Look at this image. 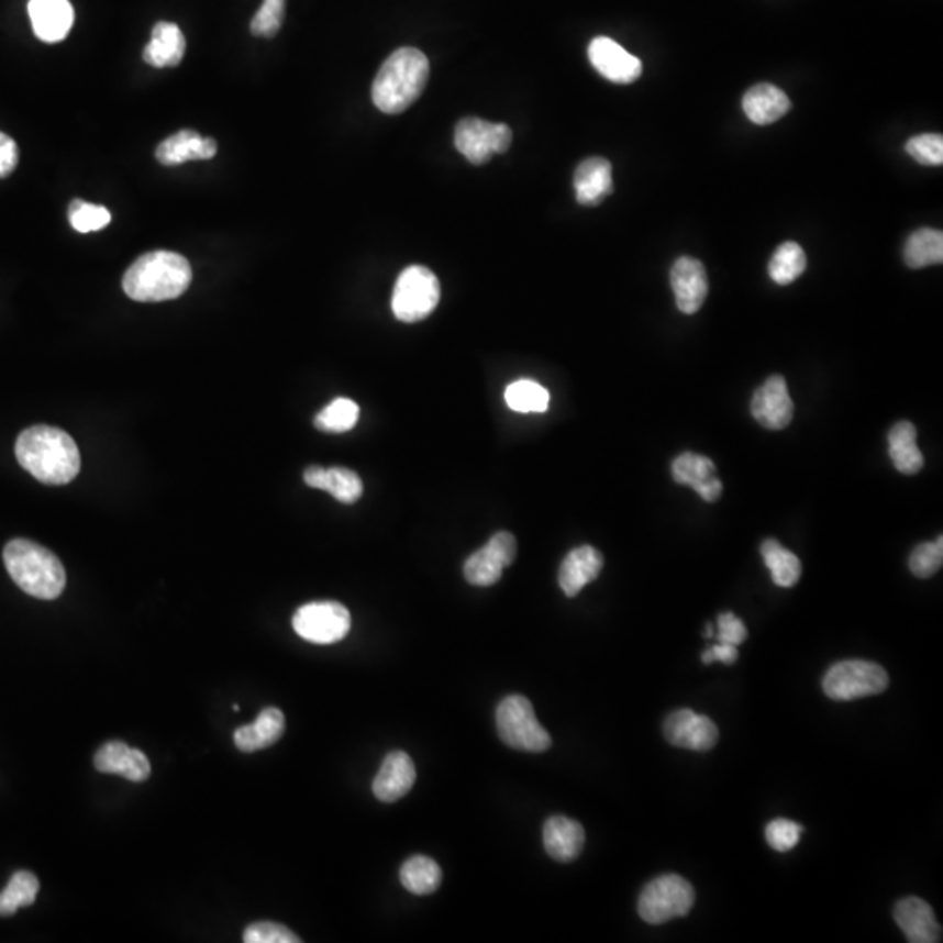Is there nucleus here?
Segmentation results:
<instances>
[{
	"label": "nucleus",
	"mask_w": 943,
	"mask_h": 943,
	"mask_svg": "<svg viewBox=\"0 0 943 943\" xmlns=\"http://www.w3.org/2000/svg\"><path fill=\"white\" fill-rule=\"evenodd\" d=\"M16 459L44 485H67L81 470V455L74 439L55 426L23 430L16 441Z\"/></svg>",
	"instance_id": "f257e3e1"
},
{
	"label": "nucleus",
	"mask_w": 943,
	"mask_h": 943,
	"mask_svg": "<svg viewBox=\"0 0 943 943\" xmlns=\"http://www.w3.org/2000/svg\"><path fill=\"white\" fill-rule=\"evenodd\" d=\"M191 280V264L184 255L156 251L142 255L127 268L123 289L133 301H170L180 298Z\"/></svg>",
	"instance_id": "f03ea898"
},
{
	"label": "nucleus",
	"mask_w": 943,
	"mask_h": 943,
	"mask_svg": "<svg viewBox=\"0 0 943 943\" xmlns=\"http://www.w3.org/2000/svg\"><path fill=\"white\" fill-rule=\"evenodd\" d=\"M429 76V58L417 47H400L379 68L373 102L385 114H400L423 93Z\"/></svg>",
	"instance_id": "7ed1b4c3"
},
{
	"label": "nucleus",
	"mask_w": 943,
	"mask_h": 943,
	"mask_svg": "<svg viewBox=\"0 0 943 943\" xmlns=\"http://www.w3.org/2000/svg\"><path fill=\"white\" fill-rule=\"evenodd\" d=\"M4 565L9 575L26 595L38 599H56L67 584L60 559L43 545L31 540L14 539L4 547Z\"/></svg>",
	"instance_id": "20e7f679"
},
{
	"label": "nucleus",
	"mask_w": 943,
	"mask_h": 943,
	"mask_svg": "<svg viewBox=\"0 0 943 943\" xmlns=\"http://www.w3.org/2000/svg\"><path fill=\"white\" fill-rule=\"evenodd\" d=\"M498 734L503 743L519 752H547L551 735L540 725L532 702L523 696H509L497 708Z\"/></svg>",
	"instance_id": "39448f33"
},
{
	"label": "nucleus",
	"mask_w": 943,
	"mask_h": 943,
	"mask_svg": "<svg viewBox=\"0 0 943 943\" xmlns=\"http://www.w3.org/2000/svg\"><path fill=\"white\" fill-rule=\"evenodd\" d=\"M441 299V284L425 266H409L397 278L391 311L400 322L414 323L434 313Z\"/></svg>",
	"instance_id": "423d86ee"
},
{
	"label": "nucleus",
	"mask_w": 943,
	"mask_h": 943,
	"mask_svg": "<svg viewBox=\"0 0 943 943\" xmlns=\"http://www.w3.org/2000/svg\"><path fill=\"white\" fill-rule=\"evenodd\" d=\"M694 901L696 891L692 884L684 877L667 874L646 884L637 900V913L648 924H664L687 916Z\"/></svg>",
	"instance_id": "0eeeda50"
},
{
	"label": "nucleus",
	"mask_w": 943,
	"mask_h": 943,
	"mask_svg": "<svg viewBox=\"0 0 943 943\" xmlns=\"http://www.w3.org/2000/svg\"><path fill=\"white\" fill-rule=\"evenodd\" d=\"M889 676L879 664L868 661H842L833 664L823 678V690L833 701H854L877 696L888 689Z\"/></svg>",
	"instance_id": "6e6552de"
},
{
	"label": "nucleus",
	"mask_w": 943,
	"mask_h": 943,
	"mask_svg": "<svg viewBox=\"0 0 943 943\" xmlns=\"http://www.w3.org/2000/svg\"><path fill=\"white\" fill-rule=\"evenodd\" d=\"M293 631L310 643L332 645L348 636L352 615L337 601H313L293 613Z\"/></svg>",
	"instance_id": "1a4fd4ad"
},
{
	"label": "nucleus",
	"mask_w": 943,
	"mask_h": 943,
	"mask_svg": "<svg viewBox=\"0 0 943 943\" xmlns=\"http://www.w3.org/2000/svg\"><path fill=\"white\" fill-rule=\"evenodd\" d=\"M512 144V130L503 123L465 118L456 124L455 147L472 165H485L495 154H503Z\"/></svg>",
	"instance_id": "9d476101"
},
{
	"label": "nucleus",
	"mask_w": 943,
	"mask_h": 943,
	"mask_svg": "<svg viewBox=\"0 0 943 943\" xmlns=\"http://www.w3.org/2000/svg\"><path fill=\"white\" fill-rule=\"evenodd\" d=\"M518 554L515 536L509 532L495 533L485 547L468 556L464 565L467 583L477 587H489L502 578L503 568L512 565Z\"/></svg>",
	"instance_id": "9b49d317"
},
{
	"label": "nucleus",
	"mask_w": 943,
	"mask_h": 943,
	"mask_svg": "<svg viewBox=\"0 0 943 943\" xmlns=\"http://www.w3.org/2000/svg\"><path fill=\"white\" fill-rule=\"evenodd\" d=\"M667 743L690 752H710L719 741V726L705 714L692 710H678L664 722Z\"/></svg>",
	"instance_id": "f8f14e48"
},
{
	"label": "nucleus",
	"mask_w": 943,
	"mask_h": 943,
	"mask_svg": "<svg viewBox=\"0 0 943 943\" xmlns=\"http://www.w3.org/2000/svg\"><path fill=\"white\" fill-rule=\"evenodd\" d=\"M592 67L608 81L617 85H631L642 76L643 64L640 58L625 52L621 44L610 37H596L587 49Z\"/></svg>",
	"instance_id": "ddd939ff"
},
{
	"label": "nucleus",
	"mask_w": 943,
	"mask_h": 943,
	"mask_svg": "<svg viewBox=\"0 0 943 943\" xmlns=\"http://www.w3.org/2000/svg\"><path fill=\"white\" fill-rule=\"evenodd\" d=\"M795 406L783 376H770L753 393L752 414L762 426L783 430L794 420Z\"/></svg>",
	"instance_id": "4468645a"
},
{
	"label": "nucleus",
	"mask_w": 943,
	"mask_h": 943,
	"mask_svg": "<svg viewBox=\"0 0 943 943\" xmlns=\"http://www.w3.org/2000/svg\"><path fill=\"white\" fill-rule=\"evenodd\" d=\"M676 307L681 313L694 314L701 310L708 296V275L701 260L680 257L669 273Z\"/></svg>",
	"instance_id": "2eb2a0df"
},
{
	"label": "nucleus",
	"mask_w": 943,
	"mask_h": 943,
	"mask_svg": "<svg viewBox=\"0 0 943 943\" xmlns=\"http://www.w3.org/2000/svg\"><path fill=\"white\" fill-rule=\"evenodd\" d=\"M672 472L678 485L696 489L705 502H717L722 495L723 486L717 477V467L706 456L684 453L673 462Z\"/></svg>",
	"instance_id": "dca6fc26"
},
{
	"label": "nucleus",
	"mask_w": 943,
	"mask_h": 943,
	"mask_svg": "<svg viewBox=\"0 0 943 943\" xmlns=\"http://www.w3.org/2000/svg\"><path fill=\"white\" fill-rule=\"evenodd\" d=\"M98 773L120 774L127 781L142 783L151 776V762L141 750L130 748L123 741H109L95 755Z\"/></svg>",
	"instance_id": "f3484780"
},
{
	"label": "nucleus",
	"mask_w": 943,
	"mask_h": 943,
	"mask_svg": "<svg viewBox=\"0 0 943 943\" xmlns=\"http://www.w3.org/2000/svg\"><path fill=\"white\" fill-rule=\"evenodd\" d=\"M417 783V767L404 752H391L385 756L381 769L373 783L375 797L381 802H396L411 791Z\"/></svg>",
	"instance_id": "a211bd4d"
},
{
	"label": "nucleus",
	"mask_w": 943,
	"mask_h": 943,
	"mask_svg": "<svg viewBox=\"0 0 943 943\" xmlns=\"http://www.w3.org/2000/svg\"><path fill=\"white\" fill-rule=\"evenodd\" d=\"M892 916L910 943L940 942L942 930L928 901L918 897L903 898L898 901Z\"/></svg>",
	"instance_id": "6ab92c4d"
},
{
	"label": "nucleus",
	"mask_w": 943,
	"mask_h": 943,
	"mask_svg": "<svg viewBox=\"0 0 943 943\" xmlns=\"http://www.w3.org/2000/svg\"><path fill=\"white\" fill-rule=\"evenodd\" d=\"M601 569H603V554L591 545H583L566 554L557 575V583L568 598H574L587 584H591L599 577Z\"/></svg>",
	"instance_id": "aec40b11"
},
{
	"label": "nucleus",
	"mask_w": 943,
	"mask_h": 943,
	"mask_svg": "<svg viewBox=\"0 0 943 943\" xmlns=\"http://www.w3.org/2000/svg\"><path fill=\"white\" fill-rule=\"evenodd\" d=\"M29 14L35 35L44 43H60L73 29L74 9L68 0H31Z\"/></svg>",
	"instance_id": "412c9836"
},
{
	"label": "nucleus",
	"mask_w": 943,
	"mask_h": 943,
	"mask_svg": "<svg viewBox=\"0 0 943 943\" xmlns=\"http://www.w3.org/2000/svg\"><path fill=\"white\" fill-rule=\"evenodd\" d=\"M218 142L192 130L174 133L157 145L156 159L165 166H177L191 159H212Z\"/></svg>",
	"instance_id": "4be33fe9"
},
{
	"label": "nucleus",
	"mask_w": 943,
	"mask_h": 943,
	"mask_svg": "<svg viewBox=\"0 0 943 943\" xmlns=\"http://www.w3.org/2000/svg\"><path fill=\"white\" fill-rule=\"evenodd\" d=\"M612 165L604 157H589L575 170L574 188L577 201L586 207L601 203L613 191Z\"/></svg>",
	"instance_id": "5701e85b"
},
{
	"label": "nucleus",
	"mask_w": 943,
	"mask_h": 943,
	"mask_svg": "<svg viewBox=\"0 0 943 943\" xmlns=\"http://www.w3.org/2000/svg\"><path fill=\"white\" fill-rule=\"evenodd\" d=\"M586 832L578 821L566 817L548 818L544 824V847L551 858L568 863L583 853Z\"/></svg>",
	"instance_id": "b1692460"
},
{
	"label": "nucleus",
	"mask_w": 943,
	"mask_h": 943,
	"mask_svg": "<svg viewBox=\"0 0 943 943\" xmlns=\"http://www.w3.org/2000/svg\"><path fill=\"white\" fill-rule=\"evenodd\" d=\"M302 477L310 488L323 489L341 503H355L364 493L360 477L350 468L308 467Z\"/></svg>",
	"instance_id": "393cba45"
},
{
	"label": "nucleus",
	"mask_w": 943,
	"mask_h": 943,
	"mask_svg": "<svg viewBox=\"0 0 943 943\" xmlns=\"http://www.w3.org/2000/svg\"><path fill=\"white\" fill-rule=\"evenodd\" d=\"M285 717L278 708H266L251 725L234 732V744L243 753L259 752L277 743L284 735Z\"/></svg>",
	"instance_id": "a878e982"
},
{
	"label": "nucleus",
	"mask_w": 943,
	"mask_h": 943,
	"mask_svg": "<svg viewBox=\"0 0 943 943\" xmlns=\"http://www.w3.org/2000/svg\"><path fill=\"white\" fill-rule=\"evenodd\" d=\"M186 55V37L175 23L154 25L151 43L144 47L145 64L151 67H177Z\"/></svg>",
	"instance_id": "bb28decb"
},
{
	"label": "nucleus",
	"mask_w": 943,
	"mask_h": 943,
	"mask_svg": "<svg viewBox=\"0 0 943 943\" xmlns=\"http://www.w3.org/2000/svg\"><path fill=\"white\" fill-rule=\"evenodd\" d=\"M790 98L778 86L756 85L743 98V111L752 123L773 124L790 111Z\"/></svg>",
	"instance_id": "cd10ccee"
},
{
	"label": "nucleus",
	"mask_w": 943,
	"mask_h": 943,
	"mask_svg": "<svg viewBox=\"0 0 943 943\" xmlns=\"http://www.w3.org/2000/svg\"><path fill=\"white\" fill-rule=\"evenodd\" d=\"M889 458L898 472L913 476L924 465L921 450L918 447V430L910 421H900L889 430Z\"/></svg>",
	"instance_id": "c85d7f7f"
},
{
	"label": "nucleus",
	"mask_w": 943,
	"mask_h": 943,
	"mask_svg": "<svg viewBox=\"0 0 943 943\" xmlns=\"http://www.w3.org/2000/svg\"><path fill=\"white\" fill-rule=\"evenodd\" d=\"M400 883L412 895H432L442 883V870L429 856H412L400 867Z\"/></svg>",
	"instance_id": "c756f323"
},
{
	"label": "nucleus",
	"mask_w": 943,
	"mask_h": 943,
	"mask_svg": "<svg viewBox=\"0 0 943 943\" xmlns=\"http://www.w3.org/2000/svg\"><path fill=\"white\" fill-rule=\"evenodd\" d=\"M762 557L774 584L779 587H794L799 583L802 565L799 557L783 547L778 540H765L761 547Z\"/></svg>",
	"instance_id": "7c9ffc66"
},
{
	"label": "nucleus",
	"mask_w": 943,
	"mask_h": 943,
	"mask_svg": "<svg viewBox=\"0 0 943 943\" xmlns=\"http://www.w3.org/2000/svg\"><path fill=\"white\" fill-rule=\"evenodd\" d=\"M903 259L912 269L927 268L933 264H942L943 260V234L942 231L924 230L916 233L907 240Z\"/></svg>",
	"instance_id": "2f4dec72"
},
{
	"label": "nucleus",
	"mask_w": 943,
	"mask_h": 943,
	"mask_svg": "<svg viewBox=\"0 0 943 943\" xmlns=\"http://www.w3.org/2000/svg\"><path fill=\"white\" fill-rule=\"evenodd\" d=\"M38 879L32 872L20 870L11 877L4 891L0 892V916H13L22 907L34 906L37 900Z\"/></svg>",
	"instance_id": "473e14b6"
},
{
	"label": "nucleus",
	"mask_w": 943,
	"mask_h": 943,
	"mask_svg": "<svg viewBox=\"0 0 943 943\" xmlns=\"http://www.w3.org/2000/svg\"><path fill=\"white\" fill-rule=\"evenodd\" d=\"M808 268V257L799 243L786 242L774 252L769 275L778 285L794 284Z\"/></svg>",
	"instance_id": "72a5a7b5"
},
{
	"label": "nucleus",
	"mask_w": 943,
	"mask_h": 943,
	"mask_svg": "<svg viewBox=\"0 0 943 943\" xmlns=\"http://www.w3.org/2000/svg\"><path fill=\"white\" fill-rule=\"evenodd\" d=\"M548 391L532 379H519L510 382L506 390V402L512 411L545 412L548 409Z\"/></svg>",
	"instance_id": "f704fd0d"
},
{
	"label": "nucleus",
	"mask_w": 943,
	"mask_h": 943,
	"mask_svg": "<svg viewBox=\"0 0 943 943\" xmlns=\"http://www.w3.org/2000/svg\"><path fill=\"white\" fill-rule=\"evenodd\" d=\"M358 417H360V408H358L357 402L341 397V399L332 400L331 404L325 406L314 417V426L322 432L343 434V432H348L357 425Z\"/></svg>",
	"instance_id": "c9c22d12"
},
{
	"label": "nucleus",
	"mask_w": 943,
	"mask_h": 943,
	"mask_svg": "<svg viewBox=\"0 0 943 943\" xmlns=\"http://www.w3.org/2000/svg\"><path fill=\"white\" fill-rule=\"evenodd\" d=\"M68 221L79 233H93L103 230L111 222V212L100 204L74 200L68 207Z\"/></svg>",
	"instance_id": "e433bc0d"
},
{
	"label": "nucleus",
	"mask_w": 943,
	"mask_h": 943,
	"mask_svg": "<svg viewBox=\"0 0 943 943\" xmlns=\"http://www.w3.org/2000/svg\"><path fill=\"white\" fill-rule=\"evenodd\" d=\"M943 563V539L939 536L935 542L918 545L910 554L909 566L912 574L919 578H930L942 568Z\"/></svg>",
	"instance_id": "4c0bfd02"
},
{
	"label": "nucleus",
	"mask_w": 943,
	"mask_h": 943,
	"mask_svg": "<svg viewBox=\"0 0 943 943\" xmlns=\"http://www.w3.org/2000/svg\"><path fill=\"white\" fill-rule=\"evenodd\" d=\"M285 16V0H263L259 11L252 18L251 32L255 37H275Z\"/></svg>",
	"instance_id": "58836bf2"
},
{
	"label": "nucleus",
	"mask_w": 943,
	"mask_h": 943,
	"mask_svg": "<svg viewBox=\"0 0 943 943\" xmlns=\"http://www.w3.org/2000/svg\"><path fill=\"white\" fill-rule=\"evenodd\" d=\"M906 149L921 165L940 166L943 163V136L940 133L912 136Z\"/></svg>",
	"instance_id": "ea45409f"
},
{
	"label": "nucleus",
	"mask_w": 943,
	"mask_h": 943,
	"mask_svg": "<svg viewBox=\"0 0 943 943\" xmlns=\"http://www.w3.org/2000/svg\"><path fill=\"white\" fill-rule=\"evenodd\" d=\"M802 826L799 823H795V821L790 820H779L770 821L767 824V829H765V839H767V844L773 847L774 851H778V853H786V851L794 850L800 841V833H802Z\"/></svg>",
	"instance_id": "a19ab883"
},
{
	"label": "nucleus",
	"mask_w": 943,
	"mask_h": 943,
	"mask_svg": "<svg viewBox=\"0 0 943 943\" xmlns=\"http://www.w3.org/2000/svg\"><path fill=\"white\" fill-rule=\"evenodd\" d=\"M243 942L247 943H299L301 939H299L296 933L289 930V928H285L284 924H278V922H254L251 927L245 930L243 933Z\"/></svg>",
	"instance_id": "79ce46f5"
},
{
	"label": "nucleus",
	"mask_w": 943,
	"mask_h": 943,
	"mask_svg": "<svg viewBox=\"0 0 943 943\" xmlns=\"http://www.w3.org/2000/svg\"><path fill=\"white\" fill-rule=\"evenodd\" d=\"M748 637V629L732 612L720 613L717 640L725 645L740 646Z\"/></svg>",
	"instance_id": "37998d69"
},
{
	"label": "nucleus",
	"mask_w": 943,
	"mask_h": 943,
	"mask_svg": "<svg viewBox=\"0 0 943 943\" xmlns=\"http://www.w3.org/2000/svg\"><path fill=\"white\" fill-rule=\"evenodd\" d=\"M18 159H20V154H18L16 142L11 136L0 132V179H4L16 168Z\"/></svg>",
	"instance_id": "c03bdc74"
},
{
	"label": "nucleus",
	"mask_w": 943,
	"mask_h": 943,
	"mask_svg": "<svg viewBox=\"0 0 943 943\" xmlns=\"http://www.w3.org/2000/svg\"><path fill=\"white\" fill-rule=\"evenodd\" d=\"M701 659L705 664H734L735 661H737V646L719 643V645L710 646V648L702 654Z\"/></svg>",
	"instance_id": "a18cd8bd"
},
{
	"label": "nucleus",
	"mask_w": 943,
	"mask_h": 943,
	"mask_svg": "<svg viewBox=\"0 0 943 943\" xmlns=\"http://www.w3.org/2000/svg\"><path fill=\"white\" fill-rule=\"evenodd\" d=\"M705 634H706V637H713L714 636L713 625L708 624V628H706Z\"/></svg>",
	"instance_id": "49530a36"
}]
</instances>
